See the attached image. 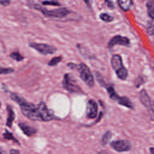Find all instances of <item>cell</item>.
<instances>
[{"label": "cell", "mask_w": 154, "mask_h": 154, "mask_svg": "<svg viewBox=\"0 0 154 154\" xmlns=\"http://www.w3.org/2000/svg\"><path fill=\"white\" fill-rule=\"evenodd\" d=\"M10 98L19 105L22 113L29 120L48 122L58 119L53 111L48 108L44 102H40L37 105H35L28 102L15 93H11Z\"/></svg>", "instance_id": "6da1fadb"}, {"label": "cell", "mask_w": 154, "mask_h": 154, "mask_svg": "<svg viewBox=\"0 0 154 154\" xmlns=\"http://www.w3.org/2000/svg\"><path fill=\"white\" fill-rule=\"evenodd\" d=\"M28 5L32 8L40 11L44 16L48 17L53 18H63L66 17L70 11L66 7L48 10V9L42 7L40 5L33 2H29Z\"/></svg>", "instance_id": "7a4b0ae2"}, {"label": "cell", "mask_w": 154, "mask_h": 154, "mask_svg": "<svg viewBox=\"0 0 154 154\" xmlns=\"http://www.w3.org/2000/svg\"><path fill=\"white\" fill-rule=\"evenodd\" d=\"M67 66L72 68H76L78 71L81 79L89 87H93L94 85V77L89 69V67L84 63H81L79 64L69 63Z\"/></svg>", "instance_id": "3957f363"}, {"label": "cell", "mask_w": 154, "mask_h": 154, "mask_svg": "<svg viewBox=\"0 0 154 154\" xmlns=\"http://www.w3.org/2000/svg\"><path fill=\"white\" fill-rule=\"evenodd\" d=\"M102 87H105L109 96V97L116 102L119 105L125 106L129 109H134V105L131 100L126 96H120L115 91L114 88L112 84L105 83Z\"/></svg>", "instance_id": "277c9868"}, {"label": "cell", "mask_w": 154, "mask_h": 154, "mask_svg": "<svg viewBox=\"0 0 154 154\" xmlns=\"http://www.w3.org/2000/svg\"><path fill=\"white\" fill-rule=\"evenodd\" d=\"M112 68L115 71L117 77L121 80H125L128 75V70L124 67L122 57L118 54L112 55L111 59Z\"/></svg>", "instance_id": "5b68a950"}, {"label": "cell", "mask_w": 154, "mask_h": 154, "mask_svg": "<svg viewBox=\"0 0 154 154\" xmlns=\"http://www.w3.org/2000/svg\"><path fill=\"white\" fill-rule=\"evenodd\" d=\"M29 46L35 49L40 54L46 55L48 54H53L57 51V49L56 47L46 44V43H29Z\"/></svg>", "instance_id": "8992f818"}, {"label": "cell", "mask_w": 154, "mask_h": 154, "mask_svg": "<svg viewBox=\"0 0 154 154\" xmlns=\"http://www.w3.org/2000/svg\"><path fill=\"white\" fill-rule=\"evenodd\" d=\"M70 77L71 76L68 73L64 75V79L62 81L63 87L70 93L78 94L84 93L82 89L73 82Z\"/></svg>", "instance_id": "52a82bcc"}, {"label": "cell", "mask_w": 154, "mask_h": 154, "mask_svg": "<svg viewBox=\"0 0 154 154\" xmlns=\"http://www.w3.org/2000/svg\"><path fill=\"white\" fill-rule=\"evenodd\" d=\"M139 98L141 103L147 108L149 114L151 118V120H153V102L150 97V96L148 95L147 91L143 89L140 92L139 94Z\"/></svg>", "instance_id": "ba28073f"}, {"label": "cell", "mask_w": 154, "mask_h": 154, "mask_svg": "<svg viewBox=\"0 0 154 154\" xmlns=\"http://www.w3.org/2000/svg\"><path fill=\"white\" fill-rule=\"evenodd\" d=\"M111 147L118 152H127L131 149V143L129 141L126 140H119L112 141L110 143Z\"/></svg>", "instance_id": "9c48e42d"}, {"label": "cell", "mask_w": 154, "mask_h": 154, "mask_svg": "<svg viewBox=\"0 0 154 154\" xmlns=\"http://www.w3.org/2000/svg\"><path fill=\"white\" fill-rule=\"evenodd\" d=\"M130 45V40L127 37L117 35L110 39L108 43V46L109 49L112 48L115 45H120L128 46Z\"/></svg>", "instance_id": "30bf717a"}, {"label": "cell", "mask_w": 154, "mask_h": 154, "mask_svg": "<svg viewBox=\"0 0 154 154\" xmlns=\"http://www.w3.org/2000/svg\"><path fill=\"white\" fill-rule=\"evenodd\" d=\"M98 106L93 99H90L87 104L86 116L88 119H94L97 114Z\"/></svg>", "instance_id": "8fae6325"}, {"label": "cell", "mask_w": 154, "mask_h": 154, "mask_svg": "<svg viewBox=\"0 0 154 154\" xmlns=\"http://www.w3.org/2000/svg\"><path fill=\"white\" fill-rule=\"evenodd\" d=\"M19 127L23 132V133L27 137H31L37 133V129L34 127H32L24 122H20L18 124Z\"/></svg>", "instance_id": "7c38bea8"}, {"label": "cell", "mask_w": 154, "mask_h": 154, "mask_svg": "<svg viewBox=\"0 0 154 154\" xmlns=\"http://www.w3.org/2000/svg\"><path fill=\"white\" fill-rule=\"evenodd\" d=\"M7 110L8 112V117L7 119L6 126L8 128H11L13 125V122L15 119V113L10 105H7Z\"/></svg>", "instance_id": "4fadbf2b"}, {"label": "cell", "mask_w": 154, "mask_h": 154, "mask_svg": "<svg viewBox=\"0 0 154 154\" xmlns=\"http://www.w3.org/2000/svg\"><path fill=\"white\" fill-rule=\"evenodd\" d=\"M120 7L123 11H128L133 4V2L131 0H119L117 1Z\"/></svg>", "instance_id": "5bb4252c"}, {"label": "cell", "mask_w": 154, "mask_h": 154, "mask_svg": "<svg viewBox=\"0 0 154 154\" xmlns=\"http://www.w3.org/2000/svg\"><path fill=\"white\" fill-rule=\"evenodd\" d=\"M146 8L148 16L153 20L154 18V1L150 0L146 2Z\"/></svg>", "instance_id": "9a60e30c"}, {"label": "cell", "mask_w": 154, "mask_h": 154, "mask_svg": "<svg viewBox=\"0 0 154 154\" xmlns=\"http://www.w3.org/2000/svg\"><path fill=\"white\" fill-rule=\"evenodd\" d=\"M4 138L7 140H11L16 143H17L18 144H20L19 141L13 136V134L11 132H10L9 131H8L7 129H5V132L2 134Z\"/></svg>", "instance_id": "2e32d148"}, {"label": "cell", "mask_w": 154, "mask_h": 154, "mask_svg": "<svg viewBox=\"0 0 154 154\" xmlns=\"http://www.w3.org/2000/svg\"><path fill=\"white\" fill-rule=\"evenodd\" d=\"M99 18L103 22H110L114 20V17L111 15H109L106 13H102L100 14Z\"/></svg>", "instance_id": "e0dca14e"}, {"label": "cell", "mask_w": 154, "mask_h": 154, "mask_svg": "<svg viewBox=\"0 0 154 154\" xmlns=\"http://www.w3.org/2000/svg\"><path fill=\"white\" fill-rule=\"evenodd\" d=\"M111 137H112V132L109 131H106L102 136V138L101 140V143L103 145H106L111 139Z\"/></svg>", "instance_id": "ac0fdd59"}, {"label": "cell", "mask_w": 154, "mask_h": 154, "mask_svg": "<svg viewBox=\"0 0 154 154\" xmlns=\"http://www.w3.org/2000/svg\"><path fill=\"white\" fill-rule=\"evenodd\" d=\"M10 57L16 61H21L24 59V57L19 52H13L10 54Z\"/></svg>", "instance_id": "d6986e66"}, {"label": "cell", "mask_w": 154, "mask_h": 154, "mask_svg": "<svg viewBox=\"0 0 154 154\" xmlns=\"http://www.w3.org/2000/svg\"><path fill=\"white\" fill-rule=\"evenodd\" d=\"M61 60H62L61 57H55L49 61L48 64L49 66H55L57 65L59 63H60Z\"/></svg>", "instance_id": "ffe728a7"}, {"label": "cell", "mask_w": 154, "mask_h": 154, "mask_svg": "<svg viewBox=\"0 0 154 154\" xmlns=\"http://www.w3.org/2000/svg\"><path fill=\"white\" fill-rule=\"evenodd\" d=\"M147 32L149 35H152L153 34V20H148L147 25Z\"/></svg>", "instance_id": "44dd1931"}, {"label": "cell", "mask_w": 154, "mask_h": 154, "mask_svg": "<svg viewBox=\"0 0 154 154\" xmlns=\"http://www.w3.org/2000/svg\"><path fill=\"white\" fill-rule=\"evenodd\" d=\"M14 69L11 67H0V75L2 74H10L13 73Z\"/></svg>", "instance_id": "7402d4cb"}, {"label": "cell", "mask_w": 154, "mask_h": 154, "mask_svg": "<svg viewBox=\"0 0 154 154\" xmlns=\"http://www.w3.org/2000/svg\"><path fill=\"white\" fill-rule=\"evenodd\" d=\"M42 3L43 5H54V6H60V5H61L60 3H59L57 1H42Z\"/></svg>", "instance_id": "603a6c76"}, {"label": "cell", "mask_w": 154, "mask_h": 154, "mask_svg": "<svg viewBox=\"0 0 154 154\" xmlns=\"http://www.w3.org/2000/svg\"><path fill=\"white\" fill-rule=\"evenodd\" d=\"M144 82V81L143 79V77L139 76L138 78H137V79L135 81V85L136 86L137 88L139 87V86H140L142 84H143Z\"/></svg>", "instance_id": "cb8c5ba5"}, {"label": "cell", "mask_w": 154, "mask_h": 154, "mask_svg": "<svg viewBox=\"0 0 154 154\" xmlns=\"http://www.w3.org/2000/svg\"><path fill=\"white\" fill-rule=\"evenodd\" d=\"M105 5L109 8H111V9H114L115 8V5L114 4V2L111 1H108V0H106L105 1Z\"/></svg>", "instance_id": "d4e9b609"}, {"label": "cell", "mask_w": 154, "mask_h": 154, "mask_svg": "<svg viewBox=\"0 0 154 154\" xmlns=\"http://www.w3.org/2000/svg\"><path fill=\"white\" fill-rule=\"evenodd\" d=\"M10 2H11V1H8V0L0 1V4L3 6H7L10 4Z\"/></svg>", "instance_id": "484cf974"}, {"label": "cell", "mask_w": 154, "mask_h": 154, "mask_svg": "<svg viewBox=\"0 0 154 154\" xmlns=\"http://www.w3.org/2000/svg\"><path fill=\"white\" fill-rule=\"evenodd\" d=\"M9 154H20V152L19 150L12 149L10 150Z\"/></svg>", "instance_id": "4316f807"}, {"label": "cell", "mask_w": 154, "mask_h": 154, "mask_svg": "<svg viewBox=\"0 0 154 154\" xmlns=\"http://www.w3.org/2000/svg\"><path fill=\"white\" fill-rule=\"evenodd\" d=\"M0 154H7V153L2 147H0Z\"/></svg>", "instance_id": "83f0119b"}, {"label": "cell", "mask_w": 154, "mask_h": 154, "mask_svg": "<svg viewBox=\"0 0 154 154\" xmlns=\"http://www.w3.org/2000/svg\"><path fill=\"white\" fill-rule=\"evenodd\" d=\"M98 154H108V153H107V152H105V151H101V152H100Z\"/></svg>", "instance_id": "f1b7e54d"}, {"label": "cell", "mask_w": 154, "mask_h": 154, "mask_svg": "<svg viewBox=\"0 0 154 154\" xmlns=\"http://www.w3.org/2000/svg\"><path fill=\"white\" fill-rule=\"evenodd\" d=\"M150 150V153L153 154V147H151Z\"/></svg>", "instance_id": "f546056e"}, {"label": "cell", "mask_w": 154, "mask_h": 154, "mask_svg": "<svg viewBox=\"0 0 154 154\" xmlns=\"http://www.w3.org/2000/svg\"><path fill=\"white\" fill-rule=\"evenodd\" d=\"M1 102H0V107H1Z\"/></svg>", "instance_id": "4dcf8cb0"}]
</instances>
